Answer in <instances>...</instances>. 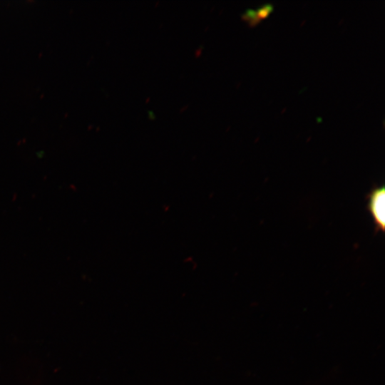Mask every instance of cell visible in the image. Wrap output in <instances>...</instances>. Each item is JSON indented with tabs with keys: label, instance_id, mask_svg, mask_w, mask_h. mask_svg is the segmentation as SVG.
Returning <instances> with one entry per match:
<instances>
[{
	"label": "cell",
	"instance_id": "3957f363",
	"mask_svg": "<svg viewBox=\"0 0 385 385\" xmlns=\"http://www.w3.org/2000/svg\"><path fill=\"white\" fill-rule=\"evenodd\" d=\"M274 6L271 3L260 6L257 10V14L260 20L267 18L273 11Z\"/></svg>",
	"mask_w": 385,
	"mask_h": 385
},
{
	"label": "cell",
	"instance_id": "6da1fadb",
	"mask_svg": "<svg viewBox=\"0 0 385 385\" xmlns=\"http://www.w3.org/2000/svg\"><path fill=\"white\" fill-rule=\"evenodd\" d=\"M368 210L373 217L376 228L384 231L385 225V188H374L368 195Z\"/></svg>",
	"mask_w": 385,
	"mask_h": 385
},
{
	"label": "cell",
	"instance_id": "7a4b0ae2",
	"mask_svg": "<svg viewBox=\"0 0 385 385\" xmlns=\"http://www.w3.org/2000/svg\"><path fill=\"white\" fill-rule=\"evenodd\" d=\"M242 19L247 21L250 26H255L261 21L256 12V10L247 9L242 14Z\"/></svg>",
	"mask_w": 385,
	"mask_h": 385
}]
</instances>
